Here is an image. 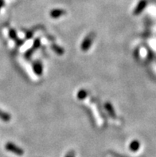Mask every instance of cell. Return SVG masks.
<instances>
[{
  "mask_svg": "<svg viewBox=\"0 0 156 157\" xmlns=\"http://www.w3.org/2000/svg\"><path fill=\"white\" fill-rule=\"evenodd\" d=\"M95 38V34L94 33H90L85 37V39L83 40V42L81 43V50L82 51H88L89 49L91 47L92 44H93V40Z\"/></svg>",
  "mask_w": 156,
  "mask_h": 157,
  "instance_id": "cell-1",
  "label": "cell"
},
{
  "mask_svg": "<svg viewBox=\"0 0 156 157\" xmlns=\"http://www.w3.org/2000/svg\"><path fill=\"white\" fill-rule=\"evenodd\" d=\"M5 147H6V149L7 150V151H10V152L15 154V155H22L24 154L23 149H22L21 147H18V146L15 145V144L13 143L6 144Z\"/></svg>",
  "mask_w": 156,
  "mask_h": 157,
  "instance_id": "cell-2",
  "label": "cell"
},
{
  "mask_svg": "<svg viewBox=\"0 0 156 157\" xmlns=\"http://www.w3.org/2000/svg\"><path fill=\"white\" fill-rule=\"evenodd\" d=\"M146 4H147L146 0H141V1H139V2L138 5H137V6L134 10L133 14H134L135 15H138V14H140L141 12L144 10V8L146 6Z\"/></svg>",
  "mask_w": 156,
  "mask_h": 157,
  "instance_id": "cell-3",
  "label": "cell"
},
{
  "mask_svg": "<svg viewBox=\"0 0 156 157\" xmlns=\"http://www.w3.org/2000/svg\"><path fill=\"white\" fill-rule=\"evenodd\" d=\"M66 14L65 10H61V9H55V10H53L50 11V17H52L53 18H60L61 16L64 15V14Z\"/></svg>",
  "mask_w": 156,
  "mask_h": 157,
  "instance_id": "cell-4",
  "label": "cell"
},
{
  "mask_svg": "<svg viewBox=\"0 0 156 157\" xmlns=\"http://www.w3.org/2000/svg\"><path fill=\"white\" fill-rule=\"evenodd\" d=\"M34 70L36 74H38V76L42 75V65L40 62H36L34 63Z\"/></svg>",
  "mask_w": 156,
  "mask_h": 157,
  "instance_id": "cell-5",
  "label": "cell"
},
{
  "mask_svg": "<svg viewBox=\"0 0 156 157\" xmlns=\"http://www.w3.org/2000/svg\"><path fill=\"white\" fill-rule=\"evenodd\" d=\"M105 109H106L108 113V114L112 117L114 118L116 117V112H115L114 108L112 105V104L108 103V102L105 104Z\"/></svg>",
  "mask_w": 156,
  "mask_h": 157,
  "instance_id": "cell-6",
  "label": "cell"
},
{
  "mask_svg": "<svg viewBox=\"0 0 156 157\" xmlns=\"http://www.w3.org/2000/svg\"><path fill=\"white\" fill-rule=\"evenodd\" d=\"M40 46V40L39 39H36L35 41H34V46L30 49L29 51L27 52L26 54V58H29L30 57V55H31L32 52H34V50L35 49H37V48H38Z\"/></svg>",
  "mask_w": 156,
  "mask_h": 157,
  "instance_id": "cell-7",
  "label": "cell"
},
{
  "mask_svg": "<svg viewBox=\"0 0 156 157\" xmlns=\"http://www.w3.org/2000/svg\"><path fill=\"white\" fill-rule=\"evenodd\" d=\"M139 147H140V144H139V142L138 140H133V141L130 144L129 148H130L131 151H137L139 149Z\"/></svg>",
  "mask_w": 156,
  "mask_h": 157,
  "instance_id": "cell-8",
  "label": "cell"
},
{
  "mask_svg": "<svg viewBox=\"0 0 156 157\" xmlns=\"http://www.w3.org/2000/svg\"><path fill=\"white\" fill-rule=\"evenodd\" d=\"M88 95V93L86 90H81L78 92V94H77V98L79 100H83L85 99Z\"/></svg>",
  "mask_w": 156,
  "mask_h": 157,
  "instance_id": "cell-9",
  "label": "cell"
},
{
  "mask_svg": "<svg viewBox=\"0 0 156 157\" xmlns=\"http://www.w3.org/2000/svg\"><path fill=\"white\" fill-rule=\"evenodd\" d=\"M0 118L4 121H9L10 120V116L8 113H6L0 110Z\"/></svg>",
  "mask_w": 156,
  "mask_h": 157,
  "instance_id": "cell-10",
  "label": "cell"
},
{
  "mask_svg": "<svg viewBox=\"0 0 156 157\" xmlns=\"http://www.w3.org/2000/svg\"><path fill=\"white\" fill-rule=\"evenodd\" d=\"M52 48H53V50H54V52H56L57 54H60V55L63 54L64 52H65L62 48L60 47V46H57V45H55V44L52 46Z\"/></svg>",
  "mask_w": 156,
  "mask_h": 157,
  "instance_id": "cell-11",
  "label": "cell"
},
{
  "mask_svg": "<svg viewBox=\"0 0 156 157\" xmlns=\"http://www.w3.org/2000/svg\"><path fill=\"white\" fill-rule=\"evenodd\" d=\"M9 34H10V37L14 40H17V34L14 30H10L9 32Z\"/></svg>",
  "mask_w": 156,
  "mask_h": 157,
  "instance_id": "cell-12",
  "label": "cell"
},
{
  "mask_svg": "<svg viewBox=\"0 0 156 157\" xmlns=\"http://www.w3.org/2000/svg\"><path fill=\"white\" fill-rule=\"evenodd\" d=\"M65 157H75V152L73 151H69L67 153V155H65Z\"/></svg>",
  "mask_w": 156,
  "mask_h": 157,
  "instance_id": "cell-13",
  "label": "cell"
},
{
  "mask_svg": "<svg viewBox=\"0 0 156 157\" xmlns=\"http://www.w3.org/2000/svg\"><path fill=\"white\" fill-rule=\"evenodd\" d=\"M4 4V2L2 1V0H0V9L2 7V6H3Z\"/></svg>",
  "mask_w": 156,
  "mask_h": 157,
  "instance_id": "cell-14",
  "label": "cell"
}]
</instances>
